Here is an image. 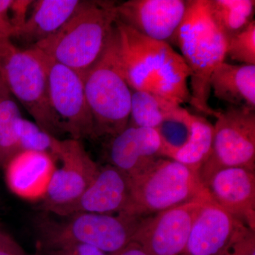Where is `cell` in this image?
<instances>
[{
	"label": "cell",
	"instance_id": "6da1fadb",
	"mask_svg": "<svg viewBox=\"0 0 255 255\" xmlns=\"http://www.w3.org/2000/svg\"><path fill=\"white\" fill-rule=\"evenodd\" d=\"M119 54L132 90L154 92L174 103H190L191 73L182 55L166 42L140 34L117 20Z\"/></svg>",
	"mask_w": 255,
	"mask_h": 255
},
{
	"label": "cell",
	"instance_id": "7a4b0ae2",
	"mask_svg": "<svg viewBox=\"0 0 255 255\" xmlns=\"http://www.w3.org/2000/svg\"><path fill=\"white\" fill-rule=\"evenodd\" d=\"M117 5L114 1H82L61 28L31 46L83 78L107 46L118 18Z\"/></svg>",
	"mask_w": 255,
	"mask_h": 255
},
{
	"label": "cell",
	"instance_id": "3957f363",
	"mask_svg": "<svg viewBox=\"0 0 255 255\" xmlns=\"http://www.w3.org/2000/svg\"><path fill=\"white\" fill-rule=\"evenodd\" d=\"M174 43L190 70L189 104L201 113L215 117L217 111L209 104L210 79L225 62L228 41L210 15L208 0H188L187 12Z\"/></svg>",
	"mask_w": 255,
	"mask_h": 255
},
{
	"label": "cell",
	"instance_id": "277c9868",
	"mask_svg": "<svg viewBox=\"0 0 255 255\" xmlns=\"http://www.w3.org/2000/svg\"><path fill=\"white\" fill-rule=\"evenodd\" d=\"M83 81L95 138L112 137L123 131L130 119L132 90L121 61L116 25L103 53L84 75Z\"/></svg>",
	"mask_w": 255,
	"mask_h": 255
},
{
	"label": "cell",
	"instance_id": "5b68a950",
	"mask_svg": "<svg viewBox=\"0 0 255 255\" xmlns=\"http://www.w3.org/2000/svg\"><path fill=\"white\" fill-rule=\"evenodd\" d=\"M56 221L40 217L36 226L42 248L53 249L82 243L114 255L131 243L137 228L145 218L120 213L116 214L78 213Z\"/></svg>",
	"mask_w": 255,
	"mask_h": 255
},
{
	"label": "cell",
	"instance_id": "8992f818",
	"mask_svg": "<svg viewBox=\"0 0 255 255\" xmlns=\"http://www.w3.org/2000/svg\"><path fill=\"white\" fill-rule=\"evenodd\" d=\"M209 195L198 172L174 159L160 157L130 177L127 214L147 218Z\"/></svg>",
	"mask_w": 255,
	"mask_h": 255
},
{
	"label": "cell",
	"instance_id": "52a82bcc",
	"mask_svg": "<svg viewBox=\"0 0 255 255\" xmlns=\"http://www.w3.org/2000/svg\"><path fill=\"white\" fill-rule=\"evenodd\" d=\"M0 77L43 131L54 137L63 131L50 107L46 66L36 49H19L9 38L1 42Z\"/></svg>",
	"mask_w": 255,
	"mask_h": 255
},
{
	"label": "cell",
	"instance_id": "ba28073f",
	"mask_svg": "<svg viewBox=\"0 0 255 255\" xmlns=\"http://www.w3.org/2000/svg\"><path fill=\"white\" fill-rule=\"evenodd\" d=\"M211 154L198 175L201 183L219 169H255V111L229 107L217 111Z\"/></svg>",
	"mask_w": 255,
	"mask_h": 255
},
{
	"label": "cell",
	"instance_id": "9c48e42d",
	"mask_svg": "<svg viewBox=\"0 0 255 255\" xmlns=\"http://www.w3.org/2000/svg\"><path fill=\"white\" fill-rule=\"evenodd\" d=\"M37 51L46 66L50 107L63 131L75 140L95 138V123L87 103L83 78L71 68Z\"/></svg>",
	"mask_w": 255,
	"mask_h": 255
},
{
	"label": "cell",
	"instance_id": "30bf717a",
	"mask_svg": "<svg viewBox=\"0 0 255 255\" xmlns=\"http://www.w3.org/2000/svg\"><path fill=\"white\" fill-rule=\"evenodd\" d=\"M60 162L55 168L43 199L42 209L56 214L78 200L98 174L100 167L81 140L56 138L51 152Z\"/></svg>",
	"mask_w": 255,
	"mask_h": 255
},
{
	"label": "cell",
	"instance_id": "8fae6325",
	"mask_svg": "<svg viewBox=\"0 0 255 255\" xmlns=\"http://www.w3.org/2000/svg\"><path fill=\"white\" fill-rule=\"evenodd\" d=\"M208 195L145 218L132 242L150 255L184 254L193 223Z\"/></svg>",
	"mask_w": 255,
	"mask_h": 255
},
{
	"label": "cell",
	"instance_id": "7c38bea8",
	"mask_svg": "<svg viewBox=\"0 0 255 255\" xmlns=\"http://www.w3.org/2000/svg\"><path fill=\"white\" fill-rule=\"evenodd\" d=\"M188 0H128L117 5V20L140 34L170 44L187 12Z\"/></svg>",
	"mask_w": 255,
	"mask_h": 255
},
{
	"label": "cell",
	"instance_id": "4fadbf2b",
	"mask_svg": "<svg viewBox=\"0 0 255 255\" xmlns=\"http://www.w3.org/2000/svg\"><path fill=\"white\" fill-rule=\"evenodd\" d=\"M202 184L218 205L255 231V171L244 167H226L211 174Z\"/></svg>",
	"mask_w": 255,
	"mask_h": 255
},
{
	"label": "cell",
	"instance_id": "5bb4252c",
	"mask_svg": "<svg viewBox=\"0 0 255 255\" xmlns=\"http://www.w3.org/2000/svg\"><path fill=\"white\" fill-rule=\"evenodd\" d=\"M130 177L110 164L100 167L86 191L56 215L66 217L78 213L116 214L127 212L130 202Z\"/></svg>",
	"mask_w": 255,
	"mask_h": 255
},
{
	"label": "cell",
	"instance_id": "9a60e30c",
	"mask_svg": "<svg viewBox=\"0 0 255 255\" xmlns=\"http://www.w3.org/2000/svg\"><path fill=\"white\" fill-rule=\"evenodd\" d=\"M243 223L206 199L191 227L184 255H221Z\"/></svg>",
	"mask_w": 255,
	"mask_h": 255
},
{
	"label": "cell",
	"instance_id": "2e32d148",
	"mask_svg": "<svg viewBox=\"0 0 255 255\" xmlns=\"http://www.w3.org/2000/svg\"><path fill=\"white\" fill-rule=\"evenodd\" d=\"M109 164L130 177L142 173L161 155V144L155 129L128 126L111 137L107 148Z\"/></svg>",
	"mask_w": 255,
	"mask_h": 255
},
{
	"label": "cell",
	"instance_id": "e0dca14e",
	"mask_svg": "<svg viewBox=\"0 0 255 255\" xmlns=\"http://www.w3.org/2000/svg\"><path fill=\"white\" fill-rule=\"evenodd\" d=\"M56 161L48 152L20 151L4 167L6 185L21 199H43L56 168Z\"/></svg>",
	"mask_w": 255,
	"mask_h": 255
},
{
	"label": "cell",
	"instance_id": "ac0fdd59",
	"mask_svg": "<svg viewBox=\"0 0 255 255\" xmlns=\"http://www.w3.org/2000/svg\"><path fill=\"white\" fill-rule=\"evenodd\" d=\"M210 87L229 107L255 111V65L223 62L211 75Z\"/></svg>",
	"mask_w": 255,
	"mask_h": 255
},
{
	"label": "cell",
	"instance_id": "d6986e66",
	"mask_svg": "<svg viewBox=\"0 0 255 255\" xmlns=\"http://www.w3.org/2000/svg\"><path fill=\"white\" fill-rule=\"evenodd\" d=\"M82 1L79 0H38L33 1L31 14L16 38L37 42L54 33L76 12Z\"/></svg>",
	"mask_w": 255,
	"mask_h": 255
},
{
	"label": "cell",
	"instance_id": "ffe728a7",
	"mask_svg": "<svg viewBox=\"0 0 255 255\" xmlns=\"http://www.w3.org/2000/svg\"><path fill=\"white\" fill-rule=\"evenodd\" d=\"M213 21L227 41L255 21V0H208Z\"/></svg>",
	"mask_w": 255,
	"mask_h": 255
},
{
	"label": "cell",
	"instance_id": "44dd1931",
	"mask_svg": "<svg viewBox=\"0 0 255 255\" xmlns=\"http://www.w3.org/2000/svg\"><path fill=\"white\" fill-rule=\"evenodd\" d=\"M179 106L154 92L132 90L128 125L155 130Z\"/></svg>",
	"mask_w": 255,
	"mask_h": 255
},
{
	"label": "cell",
	"instance_id": "7402d4cb",
	"mask_svg": "<svg viewBox=\"0 0 255 255\" xmlns=\"http://www.w3.org/2000/svg\"><path fill=\"white\" fill-rule=\"evenodd\" d=\"M194 116L179 106L156 128L160 140L162 157L172 159L187 145L192 132Z\"/></svg>",
	"mask_w": 255,
	"mask_h": 255
},
{
	"label": "cell",
	"instance_id": "603a6c76",
	"mask_svg": "<svg viewBox=\"0 0 255 255\" xmlns=\"http://www.w3.org/2000/svg\"><path fill=\"white\" fill-rule=\"evenodd\" d=\"M21 117L13 96L0 77V168L20 152L15 125Z\"/></svg>",
	"mask_w": 255,
	"mask_h": 255
},
{
	"label": "cell",
	"instance_id": "cb8c5ba5",
	"mask_svg": "<svg viewBox=\"0 0 255 255\" xmlns=\"http://www.w3.org/2000/svg\"><path fill=\"white\" fill-rule=\"evenodd\" d=\"M214 126L204 117L194 116L192 132L187 145L172 159L198 172L211 154L214 141Z\"/></svg>",
	"mask_w": 255,
	"mask_h": 255
},
{
	"label": "cell",
	"instance_id": "d4e9b609",
	"mask_svg": "<svg viewBox=\"0 0 255 255\" xmlns=\"http://www.w3.org/2000/svg\"><path fill=\"white\" fill-rule=\"evenodd\" d=\"M15 131L20 151H38L51 154L55 140L58 138L43 131L35 122L22 117L16 122Z\"/></svg>",
	"mask_w": 255,
	"mask_h": 255
},
{
	"label": "cell",
	"instance_id": "484cf974",
	"mask_svg": "<svg viewBox=\"0 0 255 255\" xmlns=\"http://www.w3.org/2000/svg\"><path fill=\"white\" fill-rule=\"evenodd\" d=\"M226 56L243 65H255V21L228 41Z\"/></svg>",
	"mask_w": 255,
	"mask_h": 255
},
{
	"label": "cell",
	"instance_id": "4316f807",
	"mask_svg": "<svg viewBox=\"0 0 255 255\" xmlns=\"http://www.w3.org/2000/svg\"><path fill=\"white\" fill-rule=\"evenodd\" d=\"M255 231L242 226L221 255H255Z\"/></svg>",
	"mask_w": 255,
	"mask_h": 255
},
{
	"label": "cell",
	"instance_id": "83f0119b",
	"mask_svg": "<svg viewBox=\"0 0 255 255\" xmlns=\"http://www.w3.org/2000/svg\"><path fill=\"white\" fill-rule=\"evenodd\" d=\"M31 0H12L10 6L9 16L11 25L14 28V37L23 28L28 17L30 6L33 4Z\"/></svg>",
	"mask_w": 255,
	"mask_h": 255
},
{
	"label": "cell",
	"instance_id": "f1b7e54d",
	"mask_svg": "<svg viewBox=\"0 0 255 255\" xmlns=\"http://www.w3.org/2000/svg\"><path fill=\"white\" fill-rule=\"evenodd\" d=\"M45 252L46 255H110L95 247L82 243L66 245Z\"/></svg>",
	"mask_w": 255,
	"mask_h": 255
},
{
	"label": "cell",
	"instance_id": "f546056e",
	"mask_svg": "<svg viewBox=\"0 0 255 255\" xmlns=\"http://www.w3.org/2000/svg\"><path fill=\"white\" fill-rule=\"evenodd\" d=\"M11 2L12 0H0V33L9 38L14 34L9 16Z\"/></svg>",
	"mask_w": 255,
	"mask_h": 255
},
{
	"label": "cell",
	"instance_id": "4dcf8cb0",
	"mask_svg": "<svg viewBox=\"0 0 255 255\" xmlns=\"http://www.w3.org/2000/svg\"><path fill=\"white\" fill-rule=\"evenodd\" d=\"M114 255H150L136 243L131 242L123 250Z\"/></svg>",
	"mask_w": 255,
	"mask_h": 255
},
{
	"label": "cell",
	"instance_id": "1f68e13d",
	"mask_svg": "<svg viewBox=\"0 0 255 255\" xmlns=\"http://www.w3.org/2000/svg\"><path fill=\"white\" fill-rule=\"evenodd\" d=\"M19 248L21 247L11 236L0 230V250L16 249Z\"/></svg>",
	"mask_w": 255,
	"mask_h": 255
},
{
	"label": "cell",
	"instance_id": "d6a6232c",
	"mask_svg": "<svg viewBox=\"0 0 255 255\" xmlns=\"http://www.w3.org/2000/svg\"><path fill=\"white\" fill-rule=\"evenodd\" d=\"M0 255H27L23 251L22 248H16V249L0 250Z\"/></svg>",
	"mask_w": 255,
	"mask_h": 255
},
{
	"label": "cell",
	"instance_id": "836d02e7",
	"mask_svg": "<svg viewBox=\"0 0 255 255\" xmlns=\"http://www.w3.org/2000/svg\"><path fill=\"white\" fill-rule=\"evenodd\" d=\"M6 38H7V37L3 36L2 34H1V33H0V43H1V41H4V40L6 39ZM9 39H10V38H9Z\"/></svg>",
	"mask_w": 255,
	"mask_h": 255
},
{
	"label": "cell",
	"instance_id": "e575fe53",
	"mask_svg": "<svg viewBox=\"0 0 255 255\" xmlns=\"http://www.w3.org/2000/svg\"></svg>",
	"mask_w": 255,
	"mask_h": 255
}]
</instances>
